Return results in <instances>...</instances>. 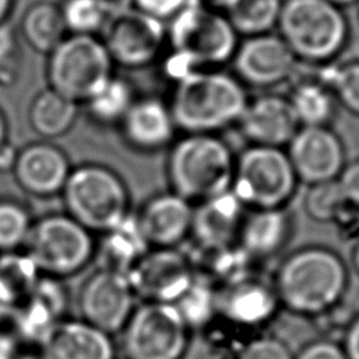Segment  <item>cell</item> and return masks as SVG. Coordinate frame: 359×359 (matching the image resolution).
I'll use <instances>...</instances> for the list:
<instances>
[{
	"mask_svg": "<svg viewBox=\"0 0 359 359\" xmlns=\"http://www.w3.org/2000/svg\"><path fill=\"white\" fill-rule=\"evenodd\" d=\"M280 309L306 318L334 311L349 286L344 258L323 245H306L286 255L272 280Z\"/></svg>",
	"mask_w": 359,
	"mask_h": 359,
	"instance_id": "1",
	"label": "cell"
},
{
	"mask_svg": "<svg viewBox=\"0 0 359 359\" xmlns=\"http://www.w3.org/2000/svg\"><path fill=\"white\" fill-rule=\"evenodd\" d=\"M247 101L245 87L234 74L201 69L177 77L168 107L177 130L217 135L237 123Z\"/></svg>",
	"mask_w": 359,
	"mask_h": 359,
	"instance_id": "2",
	"label": "cell"
},
{
	"mask_svg": "<svg viewBox=\"0 0 359 359\" xmlns=\"http://www.w3.org/2000/svg\"><path fill=\"white\" fill-rule=\"evenodd\" d=\"M236 154L219 135L184 133L168 147L170 191L196 205L231 188Z\"/></svg>",
	"mask_w": 359,
	"mask_h": 359,
	"instance_id": "3",
	"label": "cell"
},
{
	"mask_svg": "<svg viewBox=\"0 0 359 359\" xmlns=\"http://www.w3.org/2000/svg\"><path fill=\"white\" fill-rule=\"evenodd\" d=\"M276 28L296 59L311 65L331 63L351 36L344 10L328 0H282Z\"/></svg>",
	"mask_w": 359,
	"mask_h": 359,
	"instance_id": "4",
	"label": "cell"
},
{
	"mask_svg": "<svg viewBox=\"0 0 359 359\" xmlns=\"http://www.w3.org/2000/svg\"><path fill=\"white\" fill-rule=\"evenodd\" d=\"M238 41L223 13L199 0H191L167 24V46L184 73L230 63Z\"/></svg>",
	"mask_w": 359,
	"mask_h": 359,
	"instance_id": "5",
	"label": "cell"
},
{
	"mask_svg": "<svg viewBox=\"0 0 359 359\" xmlns=\"http://www.w3.org/2000/svg\"><path fill=\"white\" fill-rule=\"evenodd\" d=\"M59 195L63 212L93 234L116 226L132 213L126 182L115 170L100 163L72 167Z\"/></svg>",
	"mask_w": 359,
	"mask_h": 359,
	"instance_id": "6",
	"label": "cell"
},
{
	"mask_svg": "<svg viewBox=\"0 0 359 359\" xmlns=\"http://www.w3.org/2000/svg\"><path fill=\"white\" fill-rule=\"evenodd\" d=\"M95 234L65 212L34 220L24 251L41 275L66 279L86 269L94 259Z\"/></svg>",
	"mask_w": 359,
	"mask_h": 359,
	"instance_id": "7",
	"label": "cell"
},
{
	"mask_svg": "<svg viewBox=\"0 0 359 359\" xmlns=\"http://www.w3.org/2000/svg\"><path fill=\"white\" fill-rule=\"evenodd\" d=\"M297 185L285 149L250 144L236 154L230 191L247 209L286 208Z\"/></svg>",
	"mask_w": 359,
	"mask_h": 359,
	"instance_id": "8",
	"label": "cell"
},
{
	"mask_svg": "<svg viewBox=\"0 0 359 359\" xmlns=\"http://www.w3.org/2000/svg\"><path fill=\"white\" fill-rule=\"evenodd\" d=\"M111 60L97 35L67 34L48 53L49 88L74 101L86 102L112 74Z\"/></svg>",
	"mask_w": 359,
	"mask_h": 359,
	"instance_id": "9",
	"label": "cell"
},
{
	"mask_svg": "<svg viewBox=\"0 0 359 359\" xmlns=\"http://www.w3.org/2000/svg\"><path fill=\"white\" fill-rule=\"evenodd\" d=\"M123 359H184L191 330L170 303L136 304L119 331Z\"/></svg>",
	"mask_w": 359,
	"mask_h": 359,
	"instance_id": "10",
	"label": "cell"
},
{
	"mask_svg": "<svg viewBox=\"0 0 359 359\" xmlns=\"http://www.w3.org/2000/svg\"><path fill=\"white\" fill-rule=\"evenodd\" d=\"M111 60L128 69L154 63L167 48V25L135 7L109 15L100 32Z\"/></svg>",
	"mask_w": 359,
	"mask_h": 359,
	"instance_id": "11",
	"label": "cell"
},
{
	"mask_svg": "<svg viewBox=\"0 0 359 359\" xmlns=\"http://www.w3.org/2000/svg\"><path fill=\"white\" fill-rule=\"evenodd\" d=\"M196 271L180 248H149L126 278L136 299L175 304L189 289Z\"/></svg>",
	"mask_w": 359,
	"mask_h": 359,
	"instance_id": "12",
	"label": "cell"
},
{
	"mask_svg": "<svg viewBox=\"0 0 359 359\" xmlns=\"http://www.w3.org/2000/svg\"><path fill=\"white\" fill-rule=\"evenodd\" d=\"M77 306L80 318L95 328L115 335L136 307V296L126 275L95 269L83 282Z\"/></svg>",
	"mask_w": 359,
	"mask_h": 359,
	"instance_id": "13",
	"label": "cell"
},
{
	"mask_svg": "<svg viewBox=\"0 0 359 359\" xmlns=\"http://www.w3.org/2000/svg\"><path fill=\"white\" fill-rule=\"evenodd\" d=\"M285 151L297 181L309 187L338 180L348 163L345 146L331 126H299Z\"/></svg>",
	"mask_w": 359,
	"mask_h": 359,
	"instance_id": "14",
	"label": "cell"
},
{
	"mask_svg": "<svg viewBox=\"0 0 359 359\" xmlns=\"http://www.w3.org/2000/svg\"><path fill=\"white\" fill-rule=\"evenodd\" d=\"M230 63L244 86L268 88L292 79L299 60L278 34L268 32L238 41Z\"/></svg>",
	"mask_w": 359,
	"mask_h": 359,
	"instance_id": "15",
	"label": "cell"
},
{
	"mask_svg": "<svg viewBox=\"0 0 359 359\" xmlns=\"http://www.w3.org/2000/svg\"><path fill=\"white\" fill-rule=\"evenodd\" d=\"M70 293L63 279L41 275L28 297L8 320L22 346L38 348L50 331L67 317Z\"/></svg>",
	"mask_w": 359,
	"mask_h": 359,
	"instance_id": "16",
	"label": "cell"
},
{
	"mask_svg": "<svg viewBox=\"0 0 359 359\" xmlns=\"http://www.w3.org/2000/svg\"><path fill=\"white\" fill-rule=\"evenodd\" d=\"M135 216L150 248H178L191 236L194 203L172 191L158 192Z\"/></svg>",
	"mask_w": 359,
	"mask_h": 359,
	"instance_id": "17",
	"label": "cell"
},
{
	"mask_svg": "<svg viewBox=\"0 0 359 359\" xmlns=\"http://www.w3.org/2000/svg\"><path fill=\"white\" fill-rule=\"evenodd\" d=\"M70 170L69 157L60 147L35 142L17 150L11 174L25 194L50 198L60 194Z\"/></svg>",
	"mask_w": 359,
	"mask_h": 359,
	"instance_id": "18",
	"label": "cell"
},
{
	"mask_svg": "<svg viewBox=\"0 0 359 359\" xmlns=\"http://www.w3.org/2000/svg\"><path fill=\"white\" fill-rule=\"evenodd\" d=\"M247 210L231 191L202 201L194 205L189 238L208 255L236 245Z\"/></svg>",
	"mask_w": 359,
	"mask_h": 359,
	"instance_id": "19",
	"label": "cell"
},
{
	"mask_svg": "<svg viewBox=\"0 0 359 359\" xmlns=\"http://www.w3.org/2000/svg\"><path fill=\"white\" fill-rule=\"evenodd\" d=\"M236 125L250 144L282 149L299 129L287 97L278 94H261L248 100Z\"/></svg>",
	"mask_w": 359,
	"mask_h": 359,
	"instance_id": "20",
	"label": "cell"
},
{
	"mask_svg": "<svg viewBox=\"0 0 359 359\" xmlns=\"http://www.w3.org/2000/svg\"><path fill=\"white\" fill-rule=\"evenodd\" d=\"M272 282L252 275L217 289V314L240 328H259L279 311Z\"/></svg>",
	"mask_w": 359,
	"mask_h": 359,
	"instance_id": "21",
	"label": "cell"
},
{
	"mask_svg": "<svg viewBox=\"0 0 359 359\" xmlns=\"http://www.w3.org/2000/svg\"><path fill=\"white\" fill-rule=\"evenodd\" d=\"M118 125L123 142L140 153L168 149L178 132L168 102L153 95L136 98Z\"/></svg>",
	"mask_w": 359,
	"mask_h": 359,
	"instance_id": "22",
	"label": "cell"
},
{
	"mask_svg": "<svg viewBox=\"0 0 359 359\" xmlns=\"http://www.w3.org/2000/svg\"><path fill=\"white\" fill-rule=\"evenodd\" d=\"M42 359H116L112 335L80 317L62 320L36 348Z\"/></svg>",
	"mask_w": 359,
	"mask_h": 359,
	"instance_id": "23",
	"label": "cell"
},
{
	"mask_svg": "<svg viewBox=\"0 0 359 359\" xmlns=\"http://www.w3.org/2000/svg\"><path fill=\"white\" fill-rule=\"evenodd\" d=\"M294 216L286 208L248 209L237 244L257 264L279 255L290 243Z\"/></svg>",
	"mask_w": 359,
	"mask_h": 359,
	"instance_id": "24",
	"label": "cell"
},
{
	"mask_svg": "<svg viewBox=\"0 0 359 359\" xmlns=\"http://www.w3.org/2000/svg\"><path fill=\"white\" fill-rule=\"evenodd\" d=\"M149 248L132 212L121 223L98 234L93 262L97 269L128 275Z\"/></svg>",
	"mask_w": 359,
	"mask_h": 359,
	"instance_id": "25",
	"label": "cell"
},
{
	"mask_svg": "<svg viewBox=\"0 0 359 359\" xmlns=\"http://www.w3.org/2000/svg\"><path fill=\"white\" fill-rule=\"evenodd\" d=\"M77 102L52 88L39 91L31 101L28 119L31 128L42 137L55 139L67 133L77 118Z\"/></svg>",
	"mask_w": 359,
	"mask_h": 359,
	"instance_id": "26",
	"label": "cell"
},
{
	"mask_svg": "<svg viewBox=\"0 0 359 359\" xmlns=\"http://www.w3.org/2000/svg\"><path fill=\"white\" fill-rule=\"evenodd\" d=\"M41 272L24 250L0 252V304L13 313L35 287Z\"/></svg>",
	"mask_w": 359,
	"mask_h": 359,
	"instance_id": "27",
	"label": "cell"
},
{
	"mask_svg": "<svg viewBox=\"0 0 359 359\" xmlns=\"http://www.w3.org/2000/svg\"><path fill=\"white\" fill-rule=\"evenodd\" d=\"M287 100L299 126H330L338 105L331 90L320 79L297 81Z\"/></svg>",
	"mask_w": 359,
	"mask_h": 359,
	"instance_id": "28",
	"label": "cell"
},
{
	"mask_svg": "<svg viewBox=\"0 0 359 359\" xmlns=\"http://www.w3.org/2000/svg\"><path fill=\"white\" fill-rule=\"evenodd\" d=\"M21 34L32 49L41 53H49L69 32L57 4L36 1L22 15Z\"/></svg>",
	"mask_w": 359,
	"mask_h": 359,
	"instance_id": "29",
	"label": "cell"
},
{
	"mask_svg": "<svg viewBox=\"0 0 359 359\" xmlns=\"http://www.w3.org/2000/svg\"><path fill=\"white\" fill-rule=\"evenodd\" d=\"M222 13L237 35L255 36L276 28L282 0H222Z\"/></svg>",
	"mask_w": 359,
	"mask_h": 359,
	"instance_id": "30",
	"label": "cell"
},
{
	"mask_svg": "<svg viewBox=\"0 0 359 359\" xmlns=\"http://www.w3.org/2000/svg\"><path fill=\"white\" fill-rule=\"evenodd\" d=\"M136 100L132 84L111 76L87 101L90 118L98 125H118Z\"/></svg>",
	"mask_w": 359,
	"mask_h": 359,
	"instance_id": "31",
	"label": "cell"
},
{
	"mask_svg": "<svg viewBox=\"0 0 359 359\" xmlns=\"http://www.w3.org/2000/svg\"><path fill=\"white\" fill-rule=\"evenodd\" d=\"M217 289L210 278L196 273L189 289L174 304L191 331L205 327L217 314Z\"/></svg>",
	"mask_w": 359,
	"mask_h": 359,
	"instance_id": "32",
	"label": "cell"
},
{
	"mask_svg": "<svg viewBox=\"0 0 359 359\" xmlns=\"http://www.w3.org/2000/svg\"><path fill=\"white\" fill-rule=\"evenodd\" d=\"M31 208L13 196H0V252L24 250L34 224Z\"/></svg>",
	"mask_w": 359,
	"mask_h": 359,
	"instance_id": "33",
	"label": "cell"
},
{
	"mask_svg": "<svg viewBox=\"0 0 359 359\" xmlns=\"http://www.w3.org/2000/svg\"><path fill=\"white\" fill-rule=\"evenodd\" d=\"M334 94L337 104L359 116V59L338 65H324L318 77Z\"/></svg>",
	"mask_w": 359,
	"mask_h": 359,
	"instance_id": "34",
	"label": "cell"
},
{
	"mask_svg": "<svg viewBox=\"0 0 359 359\" xmlns=\"http://www.w3.org/2000/svg\"><path fill=\"white\" fill-rule=\"evenodd\" d=\"M69 34L98 35L111 13L102 0H65L60 6Z\"/></svg>",
	"mask_w": 359,
	"mask_h": 359,
	"instance_id": "35",
	"label": "cell"
},
{
	"mask_svg": "<svg viewBox=\"0 0 359 359\" xmlns=\"http://www.w3.org/2000/svg\"><path fill=\"white\" fill-rule=\"evenodd\" d=\"M345 205L346 201L337 180L310 185L303 201L306 215L318 223H334Z\"/></svg>",
	"mask_w": 359,
	"mask_h": 359,
	"instance_id": "36",
	"label": "cell"
},
{
	"mask_svg": "<svg viewBox=\"0 0 359 359\" xmlns=\"http://www.w3.org/2000/svg\"><path fill=\"white\" fill-rule=\"evenodd\" d=\"M287 344L273 335H259L244 344L237 359H293Z\"/></svg>",
	"mask_w": 359,
	"mask_h": 359,
	"instance_id": "37",
	"label": "cell"
},
{
	"mask_svg": "<svg viewBox=\"0 0 359 359\" xmlns=\"http://www.w3.org/2000/svg\"><path fill=\"white\" fill-rule=\"evenodd\" d=\"M293 359H348L341 342L331 338H318L306 344Z\"/></svg>",
	"mask_w": 359,
	"mask_h": 359,
	"instance_id": "38",
	"label": "cell"
},
{
	"mask_svg": "<svg viewBox=\"0 0 359 359\" xmlns=\"http://www.w3.org/2000/svg\"><path fill=\"white\" fill-rule=\"evenodd\" d=\"M189 1L191 0H132V7L165 22L181 11Z\"/></svg>",
	"mask_w": 359,
	"mask_h": 359,
	"instance_id": "39",
	"label": "cell"
},
{
	"mask_svg": "<svg viewBox=\"0 0 359 359\" xmlns=\"http://www.w3.org/2000/svg\"><path fill=\"white\" fill-rule=\"evenodd\" d=\"M337 181L345 201L349 205L359 208V158L348 161Z\"/></svg>",
	"mask_w": 359,
	"mask_h": 359,
	"instance_id": "40",
	"label": "cell"
},
{
	"mask_svg": "<svg viewBox=\"0 0 359 359\" xmlns=\"http://www.w3.org/2000/svg\"><path fill=\"white\" fill-rule=\"evenodd\" d=\"M14 60V38L13 34L0 25V81H8L10 69Z\"/></svg>",
	"mask_w": 359,
	"mask_h": 359,
	"instance_id": "41",
	"label": "cell"
},
{
	"mask_svg": "<svg viewBox=\"0 0 359 359\" xmlns=\"http://www.w3.org/2000/svg\"><path fill=\"white\" fill-rule=\"evenodd\" d=\"M22 348L8 323L0 324V359H14Z\"/></svg>",
	"mask_w": 359,
	"mask_h": 359,
	"instance_id": "42",
	"label": "cell"
},
{
	"mask_svg": "<svg viewBox=\"0 0 359 359\" xmlns=\"http://www.w3.org/2000/svg\"><path fill=\"white\" fill-rule=\"evenodd\" d=\"M341 345L348 359H359V314L348 323Z\"/></svg>",
	"mask_w": 359,
	"mask_h": 359,
	"instance_id": "43",
	"label": "cell"
},
{
	"mask_svg": "<svg viewBox=\"0 0 359 359\" xmlns=\"http://www.w3.org/2000/svg\"><path fill=\"white\" fill-rule=\"evenodd\" d=\"M15 156H17V150L10 144H4L0 149V172H7L13 170L14 161H15Z\"/></svg>",
	"mask_w": 359,
	"mask_h": 359,
	"instance_id": "44",
	"label": "cell"
},
{
	"mask_svg": "<svg viewBox=\"0 0 359 359\" xmlns=\"http://www.w3.org/2000/svg\"><path fill=\"white\" fill-rule=\"evenodd\" d=\"M111 14L132 7V0H102Z\"/></svg>",
	"mask_w": 359,
	"mask_h": 359,
	"instance_id": "45",
	"label": "cell"
},
{
	"mask_svg": "<svg viewBox=\"0 0 359 359\" xmlns=\"http://www.w3.org/2000/svg\"><path fill=\"white\" fill-rule=\"evenodd\" d=\"M14 359H42L36 348H28L22 346L20 352L14 356Z\"/></svg>",
	"mask_w": 359,
	"mask_h": 359,
	"instance_id": "46",
	"label": "cell"
},
{
	"mask_svg": "<svg viewBox=\"0 0 359 359\" xmlns=\"http://www.w3.org/2000/svg\"><path fill=\"white\" fill-rule=\"evenodd\" d=\"M14 6V0H0V25H3L10 15Z\"/></svg>",
	"mask_w": 359,
	"mask_h": 359,
	"instance_id": "47",
	"label": "cell"
},
{
	"mask_svg": "<svg viewBox=\"0 0 359 359\" xmlns=\"http://www.w3.org/2000/svg\"><path fill=\"white\" fill-rule=\"evenodd\" d=\"M7 136H8V126H7V121H6V116L3 114V111L0 109V149L8 143L7 140Z\"/></svg>",
	"mask_w": 359,
	"mask_h": 359,
	"instance_id": "48",
	"label": "cell"
},
{
	"mask_svg": "<svg viewBox=\"0 0 359 359\" xmlns=\"http://www.w3.org/2000/svg\"><path fill=\"white\" fill-rule=\"evenodd\" d=\"M351 259H352V265H353L355 271H356L358 275H359V237H358L356 244H355V247H353V250H352Z\"/></svg>",
	"mask_w": 359,
	"mask_h": 359,
	"instance_id": "49",
	"label": "cell"
},
{
	"mask_svg": "<svg viewBox=\"0 0 359 359\" xmlns=\"http://www.w3.org/2000/svg\"><path fill=\"white\" fill-rule=\"evenodd\" d=\"M10 316H11V311H10V310H7L4 306H1V304H0V324L8 323Z\"/></svg>",
	"mask_w": 359,
	"mask_h": 359,
	"instance_id": "50",
	"label": "cell"
},
{
	"mask_svg": "<svg viewBox=\"0 0 359 359\" xmlns=\"http://www.w3.org/2000/svg\"><path fill=\"white\" fill-rule=\"evenodd\" d=\"M330 3H332V4H335V6H338V7H345V6H352V4H355V3H358L359 0H328Z\"/></svg>",
	"mask_w": 359,
	"mask_h": 359,
	"instance_id": "51",
	"label": "cell"
},
{
	"mask_svg": "<svg viewBox=\"0 0 359 359\" xmlns=\"http://www.w3.org/2000/svg\"><path fill=\"white\" fill-rule=\"evenodd\" d=\"M201 1V0H199ZM208 1H222V0H208Z\"/></svg>",
	"mask_w": 359,
	"mask_h": 359,
	"instance_id": "52",
	"label": "cell"
}]
</instances>
